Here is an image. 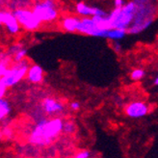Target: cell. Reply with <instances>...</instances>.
Wrapping results in <instances>:
<instances>
[{
	"mask_svg": "<svg viewBox=\"0 0 158 158\" xmlns=\"http://www.w3.org/2000/svg\"><path fill=\"white\" fill-rule=\"evenodd\" d=\"M64 122L60 118L40 121L32 129L29 136V142L35 146H47L63 132Z\"/></svg>",
	"mask_w": 158,
	"mask_h": 158,
	"instance_id": "6da1fadb",
	"label": "cell"
},
{
	"mask_svg": "<svg viewBox=\"0 0 158 158\" xmlns=\"http://www.w3.org/2000/svg\"><path fill=\"white\" fill-rule=\"evenodd\" d=\"M157 15V6L153 0L143 5H137L135 17L127 33L135 35L147 30L152 24Z\"/></svg>",
	"mask_w": 158,
	"mask_h": 158,
	"instance_id": "7a4b0ae2",
	"label": "cell"
},
{
	"mask_svg": "<svg viewBox=\"0 0 158 158\" xmlns=\"http://www.w3.org/2000/svg\"><path fill=\"white\" fill-rule=\"evenodd\" d=\"M137 5L133 0L126 2L122 8H114L108 15L111 27L128 31L134 20Z\"/></svg>",
	"mask_w": 158,
	"mask_h": 158,
	"instance_id": "3957f363",
	"label": "cell"
},
{
	"mask_svg": "<svg viewBox=\"0 0 158 158\" xmlns=\"http://www.w3.org/2000/svg\"><path fill=\"white\" fill-rule=\"evenodd\" d=\"M30 64L28 60L24 59L20 62L14 63L11 67L7 69V72L4 73L3 76H1L0 81H2L8 88L14 87L17 85L19 82H20L22 79H24L27 75L28 69H29Z\"/></svg>",
	"mask_w": 158,
	"mask_h": 158,
	"instance_id": "277c9868",
	"label": "cell"
},
{
	"mask_svg": "<svg viewBox=\"0 0 158 158\" xmlns=\"http://www.w3.org/2000/svg\"><path fill=\"white\" fill-rule=\"evenodd\" d=\"M32 10L43 23H50L57 20L59 12L55 0H38L33 4Z\"/></svg>",
	"mask_w": 158,
	"mask_h": 158,
	"instance_id": "5b68a950",
	"label": "cell"
},
{
	"mask_svg": "<svg viewBox=\"0 0 158 158\" xmlns=\"http://www.w3.org/2000/svg\"><path fill=\"white\" fill-rule=\"evenodd\" d=\"M21 28L28 32H33L41 27L42 21L36 15L33 10L28 8H19L13 11Z\"/></svg>",
	"mask_w": 158,
	"mask_h": 158,
	"instance_id": "8992f818",
	"label": "cell"
},
{
	"mask_svg": "<svg viewBox=\"0 0 158 158\" xmlns=\"http://www.w3.org/2000/svg\"><path fill=\"white\" fill-rule=\"evenodd\" d=\"M108 30L109 29L99 27L93 18H81L77 28V33L91 37L105 38Z\"/></svg>",
	"mask_w": 158,
	"mask_h": 158,
	"instance_id": "52a82bcc",
	"label": "cell"
},
{
	"mask_svg": "<svg viewBox=\"0 0 158 158\" xmlns=\"http://www.w3.org/2000/svg\"><path fill=\"white\" fill-rule=\"evenodd\" d=\"M0 23L5 27L6 32L11 36H15L20 32L21 26L12 11L2 10L0 12Z\"/></svg>",
	"mask_w": 158,
	"mask_h": 158,
	"instance_id": "ba28073f",
	"label": "cell"
},
{
	"mask_svg": "<svg viewBox=\"0 0 158 158\" xmlns=\"http://www.w3.org/2000/svg\"><path fill=\"white\" fill-rule=\"evenodd\" d=\"M149 112V106L144 101H133L124 108V113L130 118H141Z\"/></svg>",
	"mask_w": 158,
	"mask_h": 158,
	"instance_id": "9c48e42d",
	"label": "cell"
},
{
	"mask_svg": "<svg viewBox=\"0 0 158 158\" xmlns=\"http://www.w3.org/2000/svg\"><path fill=\"white\" fill-rule=\"evenodd\" d=\"M75 12L78 15H80L82 18H93L96 17V15L106 17V15H108V13L103 11L101 8L87 5L84 2H78L75 5Z\"/></svg>",
	"mask_w": 158,
	"mask_h": 158,
	"instance_id": "30bf717a",
	"label": "cell"
},
{
	"mask_svg": "<svg viewBox=\"0 0 158 158\" xmlns=\"http://www.w3.org/2000/svg\"><path fill=\"white\" fill-rule=\"evenodd\" d=\"M43 110L48 115L60 114L64 111V104L53 98H45L42 101Z\"/></svg>",
	"mask_w": 158,
	"mask_h": 158,
	"instance_id": "8fae6325",
	"label": "cell"
},
{
	"mask_svg": "<svg viewBox=\"0 0 158 158\" xmlns=\"http://www.w3.org/2000/svg\"><path fill=\"white\" fill-rule=\"evenodd\" d=\"M80 18L75 15H67L64 17L60 21V27L63 31L68 33H75L77 32V28L80 22Z\"/></svg>",
	"mask_w": 158,
	"mask_h": 158,
	"instance_id": "7c38bea8",
	"label": "cell"
},
{
	"mask_svg": "<svg viewBox=\"0 0 158 158\" xmlns=\"http://www.w3.org/2000/svg\"><path fill=\"white\" fill-rule=\"evenodd\" d=\"M27 81L32 84L42 83L44 80V69L41 66L37 64L30 65L28 73L26 75Z\"/></svg>",
	"mask_w": 158,
	"mask_h": 158,
	"instance_id": "4fadbf2b",
	"label": "cell"
},
{
	"mask_svg": "<svg viewBox=\"0 0 158 158\" xmlns=\"http://www.w3.org/2000/svg\"><path fill=\"white\" fill-rule=\"evenodd\" d=\"M126 33H127V31H125V30L118 29V28H111V29H109L107 31L105 39L110 40L111 42H113V41H121V40H123L125 37Z\"/></svg>",
	"mask_w": 158,
	"mask_h": 158,
	"instance_id": "5bb4252c",
	"label": "cell"
},
{
	"mask_svg": "<svg viewBox=\"0 0 158 158\" xmlns=\"http://www.w3.org/2000/svg\"><path fill=\"white\" fill-rule=\"evenodd\" d=\"M11 105L4 98H0V120H4L11 113Z\"/></svg>",
	"mask_w": 158,
	"mask_h": 158,
	"instance_id": "9a60e30c",
	"label": "cell"
},
{
	"mask_svg": "<svg viewBox=\"0 0 158 158\" xmlns=\"http://www.w3.org/2000/svg\"><path fill=\"white\" fill-rule=\"evenodd\" d=\"M145 74L146 72L143 69H134L130 73V78L134 81H139L145 77Z\"/></svg>",
	"mask_w": 158,
	"mask_h": 158,
	"instance_id": "2e32d148",
	"label": "cell"
},
{
	"mask_svg": "<svg viewBox=\"0 0 158 158\" xmlns=\"http://www.w3.org/2000/svg\"><path fill=\"white\" fill-rule=\"evenodd\" d=\"M26 55H27V49L24 48V47H22V48H20L17 53L14 55V57H13L14 63H18V62L24 60L26 58Z\"/></svg>",
	"mask_w": 158,
	"mask_h": 158,
	"instance_id": "e0dca14e",
	"label": "cell"
},
{
	"mask_svg": "<svg viewBox=\"0 0 158 158\" xmlns=\"http://www.w3.org/2000/svg\"><path fill=\"white\" fill-rule=\"evenodd\" d=\"M75 124L74 123L68 121L64 123V128H63V132H65L67 134H73L75 131Z\"/></svg>",
	"mask_w": 158,
	"mask_h": 158,
	"instance_id": "ac0fdd59",
	"label": "cell"
},
{
	"mask_svg": "<svg viewBox=\"0 0 158 158\" xmlns=\"http://www.w3.org/2000/svg\"><path fill=\"white\" fill-rule=\"evenodd\" d=\"M23 47V45L21 44H19V43H18V44H12L9 48H8L7 50H6V52L8 53V54H10L12 57H14V55L17 53L20 48H22Z\"/></svg>",
	"mask_w": 158,
	"mask_h": 158,
	"instance_id": "d6986e66",
	"label": "cell"
},
{
	"mask_svg": "<svg viewBox=\"0 0 158 158\" xmlns=\"http://www.w3.org/2000/svg\"><path fill=\"white\" fill-rule=\"evenodd\" d=\"M1 135L5 139H10L13 136V131L10 127H4L1 131Z\"/></svg>",
	"mask_w": 158,
	"mask_h": 158,
	"instance_id": "ffe728a7",
	"label": "cell"
},
{
	"mask_svg": "<svg viewBox=\"0 0 158 158\" xmlns=\"http://www.w3.org/2000/svg\"><path fill=\"white\" fill-rule=\"evenodd\" d=\"M90 156H91V152L88 151V149H84V151L77 152L74 158H90Z\"/></svg>",
	"mask_w": 158,
	"mask_h": 158,
	"instance_id": "44dd1931",
	"label": "cell"
},
{
	"mask_svg": "<svg viewBox=\"0 0 158 158\" xmlns=\"http://www.w3.org/2000/svg\"><path fill=\"white\" fill-rule=\"evenodd\" d=\"M111 46H112L113 50L117 53H120L122 51V44H121L120 41H113Z\"/></svg>",
	"mask_w": 158,
	"mask_h": 158,
	"instance_id": "7402d4cb",
	"label": "cell"
},
{
	"mask_svg": "<svg viewBox=\"0 0 158 158\" xmlns=\"http://www.w3.org/2000/svg\"><path fill=\"white\" fill-rule=\"evenodd\" d=\"M7 89H8V87H7L2 81H0V98L5 97L6 92H7Z\"/></svg>",
	"mask_w": 158,
	"mask_h": 158,
	"instance_id": "603a6c76",
	"label": "cell"
},
{
	"mask_svg": "<svg viewBox=\"0 0 158 158\" xmlns=\"http://www.w3.org/2000/svg\"><path fill=\"white\" fill-rule=\"evenodd\" d=\"M69 107L73 111H78V110L80 109V103H79L78 101H73L72 103H70Z\"/></svg>",
	"mask_w": 158,
	"mask_h": 158,
	"instance_id": "cb8c5ba5",
	"label": "cell"
},
{
	"mask_svg": "<svg viewBox=\"0 0 158 158\" xmlns=\"http://www.w3.org/2000/svg\"><path fill=\"white\" fill-rule=\"evenodd\" d=\"M125 5V0H114L115 8H122Z\"/></svg>",
	"mask_w": 158,
	"mask_h": 158,
	"instance_id": "d4e9b609",
	"label": "cell"
},
{
	"mask_svg": "<svg viewBox=\"0 0 158 158\" xmlns=\"http://www.w3.org/2000/svg\"><path fill=\"white\" fill-rule=\"evenodd\" d=\"M133 1L136 3V5H143V4H147L148 2H151L152 0H133Z\"/></svg>",
	"mask_w": 158,
	"mask_h": 158,
	"instance_id": "484cf974",
	"label": "cell"
},
{
	"mask_svg": "<svg viewBox=\"0 0 158 158\" xmlns=\"http://www.w3.org/2000/svg\"><path fill=\"white\" fill-rule=\"evenodd\" d=\"M153 83H154V85H155V86H157V87H158V74H157V75H156V77L154 78Z\"/></svg>",
	"mask_w": 158,
	"mask_h": 158,
	"instance_id": "4316f807",
	"label": "cell"
}]
</instances>
